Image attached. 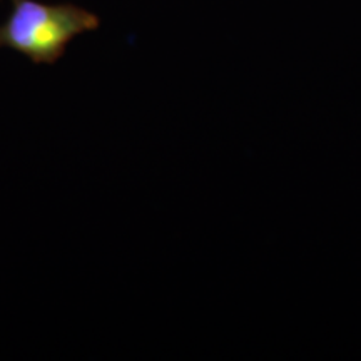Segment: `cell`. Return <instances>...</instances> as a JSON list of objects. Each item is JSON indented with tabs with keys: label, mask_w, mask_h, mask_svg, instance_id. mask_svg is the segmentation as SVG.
I'll list each match as a JSON object with an SVG mask.
<instances>
[{
	"label": "cell",
	"mask_w": 361,
	"mask_h": 361,
	"mask_svg": "<svg viewBox=\"0 0 361 361\" xmlns=\"http://www.w3.org/2000/svg\"><path fill=\"white\" fill-rule=\"evenodd\" d=\"M12 12L0 24V47L24 54L34 64H56L72 39L101 25L94 12L74 4L12 0Z\"/></svg>",
	"instance_id": "1"
}]
</instances>
